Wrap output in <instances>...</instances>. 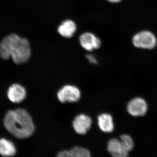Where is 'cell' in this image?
<instances>
[{
	"mask_svg": "<svg viewBox=\"0 0 157 157\" xmlns=\"http://www.w3.org/2000/svg\"><path fill=\"white\" fill-rule=\"evenodd\" d=\"M86 58L91 63L97 64L98 63L95 57L92 55L89 54L86 56Z\"/></svg>",
	"mask_w": 157,
	"mask_h": 157,
	"instance_id": "2e32d148",
	"label": "cell"
},
{
	"mask_svg": "<svg viewBox=\"0 0 157 157\" xmlns=\"http://www.w3.org/2000/svg\"><path fill=\"white\" fill-rule=\"evenodd\" d=\"M91 118L85 114H79L73 121V128L76 133L83 135L86 134L91 127Z\"/></svg>",
	"mask_w": 157,
	"mask_h": 157,
	"instance_id": "8992f818",
	"label": "cell"
},
{
	"mask_svg": "<svg viewBox=\"0 0 157 157\" xmlns=\"http://www.w3.org/2000/svg\"><path fill=\"white\" fill-rule=\"evenodd\" d=\"M4 124L8 132L19 139L29 138L35 132L32 118L29 113L22 108L8 111L4 117Z\"/></svg>",
	"mask_w": 157,
	"mask_h": 157,
	"instance_id": "6da1fadb",
	"label": "cell"
},
{
	"mask_svg": "<svg viewBox=\"0 0 157 157\" xmlns=\"http://www.w3.org/2000/svg\"><path fill=\"white\" fill-rule=\"evenodd\" d=\"M146 101L141 98H136L129 101L127 110L131 115L134 117L143 116L147 112Z\"/></svg>",
	"mask_w": 157,
	"mask_h": 157,
	"instance_id": "5b68a950",
	"label": "cell"
},
{
	"mask_svg": "<svg viewBox=\"0 0 157 157\" xmlns=\"http://www.w3.org/2000/svg\"><path fill=\"white\" fill-rule=\"evenodd\" d=\"M56 157H73L70 151H63L59 152Z\"/></svg>",
	"mask_w": 157,
	"mask_h": 157,
	"instance_id": "9a60e30c",
	"label": "cell"
},
{
	"mask_svg": "<svg viewBox=\"0 0 157 157\" xmlns=\"http://www.w3.org/2000/svg\"><path fill=\"white\" fill-rule=\"evenodd\" d=\"M16 152V148L13 142L5 138L0 139L1 155L5 157L13 156Z\"/></svg>",
	"mask_w": 157,
	"mask_h": 157,
	"instance_id": "7c38bea8",
	"label": "cell"
},
{
	"mask_svg": "<svg viewBox=\"0 0 157 157\" xmlns=\"http://www.w3.org/2000/svg\"><path fill=\"white\" fill-rule=\"evenodd\" d=\"M107 150L113 157H128L129 152L124 147L120 140L112 138L107 144Z\"/></svg>",
	"mask_w": 157,
	"mask_h": 157,
	"instance_id": "9c48e42d",
	"label": "cell"
},
{
	"mask_svg": "<svg viewBox=\"0 0 157 157\" xmlns=\"http://www.w3.org/2000/svg\"><path fill=\"white\" fill-rule=\"evenodd\" d=\"M26 95L25 89L17 83L11 85L7 92V96L9 100L14 104H18L24 101Z\"/></svg>",
	"mask_w": 157,
	"mask_h": 157,
	"instance_id": "52a82bcc",
	"label": "cell"
},
{
	"mask_svg": "<svg viewBox=\"0 0 157 157\" xmlns=\"http://www.w3.org/2000/svg\"><path fill=\"white\" fill-rule=\"evenodd\" d=\"M98 124L100 129L105 133H111L114 130L113 118L108 113H103L99 115Z\"/></svg>",
	"mask_w": 157,
	"mask_h": 157,
	"instance_id": "30bf717a",
	"label": "cell"
},
{
	"mask_svg": "<svg viewBox=\"0 0 157 157\" xmlns=\"http://www.w3.org/2000/svg\"><path fill=\"white\" fill-rule=\"evenodd\" d=\"M76 31V24L73 21L70 20L63 21L58 29V31L60 35L67 38H70L73 36Z\"/></svg>",
	"mask_w": 157,
	"mask_h": 157,
	"instance_id": "8fae6325",
	"label": "cell"
},
{
	"mask_svg": "<svg viewBox=\"0 0 157 157\" xmlns=\"http://www.w3.org/2000/svg\"><path fill=\"white\" fill-rule=\"evenodd\" d=\"M120 140L124 148L128 151H131L134 147V144L131 136L128 135H121Z\"/></svg>",
	"mask_w": 157,
	"mask_h": 157,
	"instance_id": "5bb4252c",
	"label": "cell"
},
{
	"mask_svg": "<svg viewBox=\"0 0 157 157\" xmlns=\"http://www.w3.org/2000/svg\"><path fill=\"white\" fill-rule=\"evenodd\" d=\"M79 42L82 48L88 51H92L101 47V40L91 33L82 34L79 37Z\"/></svg>",
	"mask_w": 157,
	"mask_h": 157,
	"instance_id": "ba28073f",
	"label": "cell"
},
{
	"mask_svg": "<svg viewBox=\"0 0 157 157\" xmlns=\"http://www.w3.org/2000/svg\"><path fill=\"white\" fill-rule=\"evenodd\" d=\"M70 151L73 157H91L90 151L81 147H74Z\"/></svg>",
	"mask_w": 157,
	"mask_h": 157,
	"instance_id": "4fadbf2b",
	"label": "cell"
},
{
	"mask_svg": "<svg viewBox=\"0 0 157 157\" xmlns=\"http://www.w3.org/2000/svg\"><path fill=\"white\" fill-rule=\"evenodd\" d=\"M133 43L137 48L151 49L156 45V38L151 32L142 31L134 36Z\"/></svg>",
	"mask_w": 157,
	"mask_h": 157,
	"instance_id": "3957f363",
	"label": "cell"
},
{
	"mask_svg": "<svg viewBox=\"0 0 157 157\" xmlns=\"http://www.w3.org/2000/svg\"><path fill=\"white\" fill-rule=\"evenodd\" d=\"M31 50L27 39L11 34L5 37L0 44V56L5 60L12 59L17 65L25 63L30 58Z\"/></svg>",
	"mask_w": 157,
	"mask_h": 157,
	"instance_id": "7a4b0ae2",
	"label": "cell"
},
{
	"mask_svg": "<svg viewBox=\"0 0 157 157\" xmlns=\"http://www.w3.org/2000/svg\"><path fill=\"white\" fill-rule=\"evenodd\" d=\"M107 1L111 3H117L120 2L122 0H107Z\"/></svg>",
	"mask_w": 157,
	"mask_h": 157,
	"instance_id": "e0dca14e",
	"label": "cell"
},
{
	"mask_svg": "<svg viewBox=\"0 0 157 157\" xmlns=\"http://www.w3.org/2000/svg\"><path fill=\"white\" fill-rule=\"evenodd\" d=\"M81 97V93L78 88L72 85H66L59 91L57 98L60 102L74 103L77 102Z\"/></svg>",
	"mask_w": 157,
	"mask_h": 157,
	"instance_id": "277c9868",
	"label": "cell"
}]
</instances>
